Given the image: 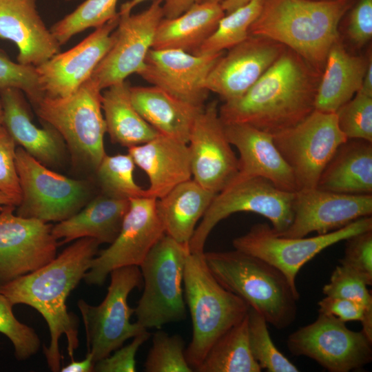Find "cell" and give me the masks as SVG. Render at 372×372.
I'll return each instance as SVG.
<instances>
[{"instance_id": "1", "label": "cell", "mask_w": 372, "mask_h": 372, "mask_svg": "<svg viewBox=\"0 0 372 372\" xmlns=\"http://www.w3.org/2000/svg\"><path fill=\"white\" fill-rule=\"evenodd\" d=\"M322 72L290 48L240 97L218 108L223 125L245 123L272 135L291 127L314 110Z\"/></svg>"}, {"instance_id": "2", "label": "cell", "mask_w": 372, "mask_h": 372, "mask_svg": "<svg viewBox=\"0 0 372 372\" xmlns=\"http://www.w3.org/2000/svg\"><path fill=\"white\" fill-rule=\"evenodd\" d=\"M99 245L94 238H79L46 265L0 285V293L13 305H29L44 318L50 333L44 354L52 371H60L62 335L67 338L71 360L79 346L76 320L68 311L66 300L89 269Z\"/></svg>"}, {"instance_id": "3", "label": "cell", "mask_w": 372, "mask_h": 372, "mask_svg": "<svg viewBox=\"0 0 372 372\" xmlns=\"http://www.w3.org/2000/svg\"><path fill=\"white\" fill-rule=\"evenodd\" d=\"M356 0H263L249 34L291 49L322 72L338 25Z\"/></svg>"}, {"instance_id": "4", "label": "cell", "mask_w": 372, "mask_h": 372, "mask_svg": "<svg viewBox=\"0 0 372 372\" xmlns=\"http://www.w3.org/2000/svg\"><path fill=\"white\" fill-rule=\"evenodd\" d=\"M204 258L216 280L244 300L267 323L283 329L293 322L299 293L277 268L237 249L204 252Z\"/></svg>"}, {"instance_id": "5", "label": "cell", "mask_w": 372, "mask_h": 372, "mask_svg": "<svg viewBox=\"0 0 372 372\" xmlns=\"http://www.w3.org/2000/svg\"><path fill=\"white\" fill-rule=\"evenodd\" d=\"M183 285L192 323V338L185 355L196 371L214 343L245 318L250 307L216 280L206 265L204 253L187 254Z\"/></svg>"}, {"instance_id": "6", "label": "cell", "mask_w": 372, "mask_h": 372, "mask_svg": "<svg viewBox=\"0 0 372 372\" xmlns=\"http://www.w3.org/2000/svg\"><path fill=\"white\" fill-rule=\"evenodd\" d=\"M34 107L65 141L73 161L96 171L106 154L101 90L96 84L90 78L71 95L44 96Z\"/></svg>"}, {"instance_id": "7", "label": "cell", "mask_w": 372, "mask_h": 372, "mask_svg": "<svg viewBox=\"0 0 372 372\" xmlns=\"http://www.w3.org/2000/svg\"><path fill=\"white\" fill-rule=\"evenodd\" d=\"M189 251V245L164 234L140 265L144 289L134 313L145 329H159L186 318L183 285Z\"/></svg>"}, {"instance_id": "8", "label": "cell", "mask_w": 372, "mask_h": 372, "mask_svg": "<svg viewBox=\"0 0 372 372\" xmlns=\"http://www.w3.org/2000/svg\"><path fill=\"white\" fill-rule=\"evenodd\" d=\"M295 194L262 177L231 183L214 196L190 240V252L204 253L205 244L212 229L236 212L260 214L271 223V227L278 234L283 233L293 221Z\"/></svg>"}, {"instance_id": "9", "label": "cell", "mask_w": 372, "mask_h": 372, "mask_svg": "<svg viewBox=\"0 0 372 372\" xmlns=\"http://www.w3.org/2000/svg\"><path fill=\"white\" fill-rule=\"evenodd\" d=\"M110 274L107 293L100 304L92 306L83 300L77 303L85 327L87 352L93 355L95 363L122 347L127 340L147 331L138 322H130L134 309L127 303L131 291L143 285L139 267H119Z\"/></svg>"}, {"instance_id": "10", "label": "cell", "mask_w": 372, "mask_h": 372, "mask_svg": "<svg viewBox=\"0 0 372 372\" xmlns=\"http://www.w3.org/2000/svg\"><path fill=\"white\" fill-rule=\"evenodd\" d=\"M15 163L21 191L18 216L44 223L61 222L87 203L90 189L85 181L50 170L21 147L16 149Z\"/></svg>"}, {"instance_id": "11", "label": "cell", "mask_w": 372, "mask_h": 372, "mask_svg": "<svg viewBox=\"0 0 372 372\" xmlns=\"http://www.w3.org/2000/svg\"><path fill=\"white\" fill-rule=\"evenodd\" d=\"M372 230L371 216L360 218L329 233L314 237L289 238L278 234L267 223H258L245 234L233 240L235 249L259 258L280 270L297 289L300 269L327 247L366 231Z\"/></svg>"}, {"instance_id": "12", "label": "cell", "mask_w": 372, "mask_h": 372, "mask_svg": "<svg viewBox=\"0 0 372 372\" xmlns=\"http://www.w3.org/2000/svg\"><path fill=\"white\" fill-rule=\"evenodd\" d=\"M347 139L338 127L335 113L316 110L297 125L273 135L298 190L317 187L324 168Z\"/></svg>"}, {"instance_id": "13", "label": "cell", "mask_w": 372, "mask_h": 372, "mask_svg": "<svg viewBox=\"0 0 372 372\" xmlns=\"http://www.w3.org/2000/svg\"><path fill=\"white\" fill-rule=\"evenodd\" d=\"M287 346L295 355L313 359L331 372L360 369L372 360V340L336 317L319 312L316 320L291 333Z\"/></svg>"}, {"instance_id": "14", "label": "cell", "mask_w": 372, "mask_h": 372, "mask_svg": "<svg viewBox=\"0 0 372 372\" xmlns=\"http://www.w3.org/2000/svg\"><path fill=\"white\" fill-rule=\"evenodd\" d=\"M156 200L149 197L130 200L118 235L92 260L83 277L87 284L101 285L114 269L140 266L153 246L165 234L157 211Z\"/></svg>"}, {"instance_id": "15", "label": "cell", "mask_w": 372, "mask_h": 372, "mask_svg": "<svg viewBox=\"0 0 372 372\" xmlns=\"http://www.w3.org/2000/svg\"><path fill=\"white\" fill-rule=\"evenodd\" d=\"M162 3L163 0H155L139 13L119 14L111 47L90 76L101 90L125 81L143 68L163 18Z\"/></svg>"}, {"instance_id": "16", "label": "cell", "mask_w": 372, "mask_h": 372, "mask_svg": "<svg viewBox=\"0 0 372 372\" xmlns=\"http://www.w3.org/2000/svg\"><path fill=\"white\" fill-rule=\"evenodd\" d=\"M15 207L0 209V285L38 269L56 255L52 226L14 214Z\"/></svg>"}, {"instance_id": "17", "label": "cell", "mask_w": 372, "mask_h": 372, "mask_svg": "<svg viewBox=\"0 0 372 372\" xmlns=\"http://www.w3.org/2000/svg\"><path fill=\"white\" fill-rule=\"evenodd\" d=\"M187 144L193 180L215 194L231 184L238 172V158L226 136L216 101L199 113Z\"/></svg>"}, {"instance_id": "18", "label": "cell", "mask_w": 372, "mask_h": 372, "mask_svg": "<svg viewBox=\"0 0 372 372\" xmlns=\"http://www.w3.org/2000/svg\"><path fill=\"white\" fill-rule=\"evenodd\" d=\"M223 54L196 55L180 50L152 48L138 74L183 102L204 107L209 93L206 79Z\"/></svg>"}, {"instance_id": "19", "label": "cell", "mask_w": 372, "mask_h": 372, "mask_svg": "<svg viewBox=\"0 0 372 372\" xmlns=\"http://www.w3.org/2000/svg\"><path fill=\"white\" fill-rule=\"evenodd\" d=\"M118 15L95 30L76 45L59 52L35 67L44 96L63 98L74 93L87 81L112 43Z\"/></svg>"}, {"instance_id": "20", "label": "cell", "mask_w": 372, "mask_h": 372, "mask_svg": "<svg viewBox=\"0 0 372 372\" xmlns=\"http://www.w3.org/2000/svg\"><path fill=\"white\" fill-rule=\"evenodd\" d=\"M287 48L269 38L249 34L216 61L205 87L225 101L243 95Z\"/></svg>"}, {"instance_id": "21", "label": "cell", "mask_w": 372, "mask_h": 372, "mask_svg": "<svg viewBox=\"0 0 372 372\" xmlns=\"http://www.w3.org/2000/svg\"><path fill=\"white\" fill-rule=\"evenodd\" d=\"M294 215L280 236L306 237L312 232L325 234L372 214V194H347L302 189L296 192Z\"/></svg>"}, {"instance_id": "22", "label": "cell", "mask_w": 372, "mask_h": 372, "mask_svg": "<svg viewBox=\"0 0 372 372\" xmlns=\"http://www.w3.org/2000/svg\"><path fill=\"white\" fill-rule=\"evenodd\" d=\"M223 125L229 142L239 152L238 172L231 184L262 177L282 190L298 191L293 174L275 145L272 134L245 123Z\"/></svg>"}, {"instance_id": "23", "label": "cell", "mask_w": 372, "mask_h": 372, "mask_svg": "<svg viewBox=\"0 0 372 372\" xmlns=\"http://www.w3.org/2000/svg\"><path fill=\"white\" fill-rule=\"evenodd\" d=\"M0 38L14 43L19 63L37 67L61 52L36 0H0Z\"/></svg>"}, {"instance_id": "24", "label": "cell", "mask_w": 372, "mask_h": 372, "mask_svg": "<svg viewBox=\"0 0 372 372\" xmlns=\"http://www.w3.org/2000/svg\"><path fill=\"white\" fill-rule=\"evenodd\" d=\"M128 154L149 178L147 197L158 199L192 177L188 144L173 138L158 134Z\"/></svg>"}, {"instance_id": "25", "label": "cell", "mask_w": 372, "mask_h": 372, "mask_svg": "<svg viewBox=\"0 0 372 372\" xmlns=\"http://www.w3.org/2000/svg\"><path fill=\"white\" fill-rule=\"evenodd\" d=\"M3 124L16 144L45 166H54L61 160L64 144L60 134L46 124L37 127L32 122L23 92L16 88L0 92Z\"/></svg>"}, {"instance_id": "26", "label": "cell", "mask_w": 372, "mask_h": 372, "mask_svg": "<svg viewBox=\"0 0 372 372\" xmlns=\"http://www.w3.org/2000/svg\"><path fill=\"white\" fill-rule=\"evenodd\" d=\"M371 59L354 56L336 41L327 54L317 88L315 110L335 113L360 89Z\"/></svg>"}, {"instance_id": "27", "label": "cell", "mask_w": 372, "mask_h": 372, "mask_svg": "<svg viewBox=\"0 0 372 372\" xmlns=\"http://www.w3.org/2000/svg\"><path fill=\"white\" fill-rule=\"evenodd\" d=\"M130 200L102 194L70 218L52 226V234L62 243L91 238L101 243H112L118 235Z\"/></svg>"}, {"instance_id": "28", "label": "cell", "mask_w": 372, "mask_h": 372, "mask_svg": "<svg viewBox=\"0 0 372 372\" xmlns=\"http://www.w3.org/2000/svg\"><path fill=\"white\" fill-rule=\"evenodd\" d=\"M132 102L159 134L188 143L194 123L205 107L183 102L155 86H130Z\"/></svg>"}, {"instance_id": "29", "label": "cell", "mask_w": 372, "mask_h": 372, "mask_svg": "<svg viewBox=\"0 0 372 372\" xmlns=\"http://www.w3.org/2000/svg\"><path fill=\"white\" fill-rule=\"evenodd\" d=\"M316 188L347 194H372V142L347 139L328 162Z\"/></svg>"}, {"instance_id": "30", "label": "cell", "mask_w": 372, "mask_h": 372, "mask_svg": "<svg viewBox=\"0 0 372 372\" xmlns=\"http://www.w3.org/2000/svg\"><path fill=\"white\" fill-rule=\"evenodd\" d=\"M216 194L191 178L157 199L156 209L165 234L189 245L197 223Z\"/></svg>"}, {"instance_id": "31", "label": "cell", "mask_w": 372, "mask_h": 372, "mask_svg": "<svg viewBox=\"0 0 372 372\" xmlns=\"http://www.w3.org/2000/svg\"><path fill=\"white\" fill-rule=\"evenodd\" d=\"M225 14L221 4L202 1L175 18L163 17L157 27L152 48L193 53L214 32Z\"/></svg>"}, {"instance_id": "32", "label": "cell", "mask_w": 372, "mask_h": 372, "mask_svg": "<svg viewBox=\"0 0 372 372\" xmlns=\"http://www.w3.org/2000/svg\"><path fill=\"white\" fill-rule=\"evenodd\" d=\"M126 81L115 83L101 93V108L106 132L111 141L128 148L145 143L159 133L134 107Z\"/></svg>"}, {"instance_id": "33", "label": "cell", "mask_w": 372, "mask_h": 372, "mask_svg": "<svg viewBox=\"0 0 372 372\" xmlns=\"http://www.w3.org/2000/svg\"><path fill=\"white\" fill-rule=\"evenodd\" d=\"M249 313V312H248ZM198 372H260L251 353L248 313L222 335L211 347Z\"/></svg>"}, {"instance_id": "34", "label": "cell", "mask_w": 372, "mask_h": 372, "mask_svg": "<svg viewBox=\"0 0 372 372\" xmlns=\"http://www.w3.org/2000/svg\"><path fill=\"white\" fill-rule=\"evenodd\" d=\"M263 0H251L247 3L225 14L214 32L192 54L207 55L224 52L249 35V30L262 9Z\"/></svg>"}, {"instance_id": "35", "label": "cell", "mask_w": 372, "mask_h": 372, "mask_svg": "<svg viewBox=\"0 0 372 372\" xmlns=\"http://www.w3.org/2000/svg\"><path fill=\"white\" fill-rule=\"evenodd\" d=\"M134 166L129 154H105L96 169L103 194L128 200L147 197L146 190L137 185L134 179Z\"/></svg>"}, {"instance_id": "36", "label": "cell", "mask_w": 372, "mask_h": 372, "mask_svg": "<svg viewBox=\"0 0 372 372\" xmlns=\"http://www.w3.org/2000/svg\"><path fill=\"white\" fill-rule=\"evenodd\" d=\"M118 0H86L50 29L59 44L90 28H96L116 17Z\"/></svg>"}, {"instance_id": "37", "label": "cell", "mask_w": 372, "mask_h": 372, "mask_svg": "<svg viewBox=\"0 0 372 372\" xmlns=\"http://www.w3.org/2000/svg\"><path fill=\"white\" fill-rule=\"evenodd\" d=\"M265 318L252 308L248 313L249 344L261 369L269 372H298L299 369L280 352L269 335Z\"/></svg>"}, {"instance_id": "38", "label": "cell", "mask_w": 372, "mask_h": 372, "mask_svg": "<svg viewBox=\"0 0 372 372\" xmlns=\"http://www.w3.org/2000/svg\"><path fill=\"white\" fill-rule=\"evenodd\" d=\"M146 372H192L179 335H169L158 330L152 336V344L144 364Z\"/></svg>"}, {"instance_id": "39", "label": "cell", "mask_w": 372, "mask_h": 372, "mask_svg": "<svg viewBox=\"0 0 372 372\" xmlns=\"http://www.w3.org/2000/svg\"><path fill=\"white\" fill-rule=\"evenodd\" d=\"M335 114L338 127L348 139L372 142V96L358 91Z\"/></svg>"}, {"instance_id": "40", "label": "cell", "mask_w": 372, "mask_h": 372, "mask_svg": "<svg viewBox=\"0 0 372 372\" xmlns=\"http://www.w3.org/2000/svg\"><path fill=\"white\" fill-rule=\"evenodd\" d=\"M12 307L10 300L0 293V333L12 342L16 358L23 360L37 353L40 340L33 329L15 318Z\"/></svg>"}, {"instance_id": "41", "label": "cell", "mask_w": 372, "mask_h": 372, "mask_svg": "<svg viewBox=\"0 0 372 372\" xmlns=\"http://www.w3.org/2000/svg\"><path fill=\"white\" fill-rule=\"evenodd\" d=\"M8 88L21 90L33 106L45 96L35 67L14 63L0 50V92Z\"/></svg>"}, {"instance_id": "42", "label": "cell", "mask_w": 372, "mask_h": 372, "mask_svg": "<svg viewBox=\"0 0 372 372\" xmlns=\"http://www.w3.org/2000/svg\"><path fill=\"white\" fill-rule=\"evenodd\" d=\"M369 286L357 273L339 265L333 271L329 283L322 288L325 296L354 300L372 312V296Z\"/></svg>"}, {"instance_id": "43", "label": "cell", "mask_w": 372, "mask_h": 372, "mask_svg": "<svg viewBox=\"0 0 372 372\" xmlns=\"http://www.w3.org/2000/svg\"><path fill=\"white\" fill-rule=\"evenodd\" d=\"M347 240L344 254L340 264L372 284V230L355 234Z\"/></svg>"}, {"instance_id": "44", "label": "cell", "mask_w": 372, "mask_h": 372, "mask_svg": "<svg viewBox=\"0 0 372 372\" xmlns=\"http://www.w3.org/2000/svg\"><path fill=\"white\" fill-rule=\"evenodd\" d=\"M318 304L319 312L332 315L344 322L360 321L362 330L372 340V312L362 304L347 298L325 296Z\"/></svg>"}, {"instance_id": "45", "label": "cell", "mask_w": 372, "mask_h": 372, "mask_svg": "<svg viewBox=\"0 0 372 372\" xmlns=\"http://www.w3.org/2000/svg\"><path fill=\"white\" fill-rule=\"evenodd\" d=\"M16 143L0 125V191L12 195L20 203L21 191L15 163Z\"/></svg>"}, {"instance_id": "46", "label": "cell", "mask_w": 372, "mask_h": 372, "mask_svg": "<svg viewBox=\"0 0 372 372\" xmlns=\"http://www.w3.org/2000/svg\"><path fill=\"white\" fill-rule=\"evenodd\" d=\"M145 331L133 338L132 342L117 349L112 354L96 362L94 371L134 372L136 370V355L140 347L150 337Z\"/></svg>"}, {"instance_id": "47", "label": "cell", "mask_w": 372, "mask_h": 372, "mask_svg": "<svg viewBox=\"0 0 372 372\" xmlns=\"http://www.w3.org/2000/svg\"><path fill=\"white\" fill-rule=\"evenodd\" d=\"M351 9L348 34L357 46H362L372 37V0H356Z\"/></svg>"}, {"instance_id": "48", "label": "cell", "mask_w": 372, "mask_h": 372, "mask_svg": "<svg viewBox=\"0 0 372 372\" xmlns=\"http://www.w3.org/2000/svg\"><path fill=\"white\" fill-rule=\"evenodd\" d=\"M203 0H163L162 8L163 17L166 19L175 18L185 12L196 3L202 2Z\"/></svg>"}, {"instance_id": "49", "label": "cell", "mask_w": 372, "mask_h": 372, "mask_svg": "<svg viewBox=\"0 0 372 372\" xmlns=\"http://www.w3.org/2000/svg\"><path fill=\"white\" fill-rule=\"evenodd\" d=\"M95 361L93 355L87 352L85 359L81 361L72 362L63 367L60 371L62 372H91L94 371Z\"/></svg>"}, {"instance_id": "50", "label": "cell", "mask_w": 372, "mask_h": 372, "mask_svg": "<svg viewBox=\"0 0 372 372\" xmlns=\"http://www.w3.org/2000/svg\"><path fill=\"white\" fill-rule=\"evenodd\" d=\"M358 91L372 96V59L369 61L361 87Z\"/></svg>"}, {"instance_id": "51", "label": "cell", "mask_w": 372, "mask_h": 372, "mask_svg": "<svg viewBox=\"0 0 372 372\" xmlns=\"http://www.w3.org/2000/svg\"><path fill=\"white\" fill-rule=\"evenodd\" d=\"M250 1L251 0H225L220 4L224 12L227 14L247 3Z\"/></svg>"}, {"instance_id": "52", "label": "cell", "mask_w": 372, "mask_h": 372, "mask_svg": "<svg viewBox=\"0 0 372 372\" xmlns=\"http://www.w3.org/2000/svg\"><path fill=\"white\" fill-rule=\"evenodd\" d=\"M147 1H155V0H130L123 3L121 6L120 11L118 12L119 14H128L131 13L132 9L138 6V4L143 3Z\"/></svg>"}, {"instance_id": "53", "label": "cell", "mask_w": 372, "mask_h": 372, "mask_svg": "<svg viewBox=\"0 0 372 372\" xmlns=\"http://www.w3.org/2000/svg\"><path fill=\"white\" fill-rule=\"evenodd\" d=\"M19 201L10 194L0 191V206L14 205L17 207Z\"/></svg>"}, {"instance_id": "54", "label": "cell", "mask_w": 372, "mask_h": 372, "mask_svg": "<svg viewBox=\"0 0 372 372\" xmlns=\"http://www.w3.org/2000/svg\"><path fill=\"white\" fill-rule=\"evenodd\" d=\"M3 108H2L1 103L0 101V125H2L3 124Z\"/></svg>"}, {"instance_id": "55", "label": "cell", "mask_w": 372, "mask_h": 372, "mask_svg": "<svg viewBox=\"0 0 372 372\" xmlns=\"http://www.w3.org/2000/svg\"><path fill=\"white\" fill-rule=\"evenodd\" d=\"M225 0H203V2H211V3H221Z\"/></svg>"}, {"instance_id": "56", "label": "cell", "mask_w": 372, "mask_h": 372, "mask_svg": "<svg viewBox=\"0 0 372 372\" xmlns=\"http://www.w3.org/2000/svg\"><path fill=\"white\" fill-rule=\"evenodd\" d=\"M66 1H72V0H66Z\"/></svg>"}]
</instances>
